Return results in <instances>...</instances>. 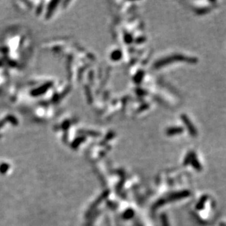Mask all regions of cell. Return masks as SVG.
Here are the masks:
<instances>
[{
	"instance_id": "obj_2",
	"label": "cell",
	"mask_w": 226,
	"mask_h": 226,
	"mask_svg": "<svg viewBox=\"0 0 226 226\" xmlns=\"http://www.w3.org/2000/svg\"><path fill=\"white\" fill-rule=\"evenodd\" d=\"M181 119H182L183 122L184 123L185 126L187 127V130L188 131H189L190 133V135H193V136H196V135H197V130H196V127H194V125L191 123L189 118L187 117L186 115H182L181 116Z\"/></svg>"
},
{
	"instance_id": "obj_6",
	"label": "cell",
	"mask_w": 226,
	"mask_h": 226,
	"mask_svg": "<svg viewBox=\"0 0 226 226\" xmlns=\"http://www.w3.org/2000/svg\"><path fill=\"white\" fill-rule=\"evenodd\" d=\"M124 40H125V42H127V43H130L132 40V36L129 34H125V36H124Z\"/></svg>"
},
{
	"instance_id": "obj_1",
	"label": "cell",
	"mask_w": 226,
	"mask_h": 226,
	"mask_svg": "<svg viewBox=\"0 0 226 226\" xmlns=\"http://www.w3.org/2000/svg\"><path fill=\"white\" fill-rule=\"evenodd\" d=\"M173 61H187L193 62V59L190 58H187V57H185L182 55H173L172 56L167 57V58L159 60L158 62H157L155 64V68H160V67L164 66V65H167V64L171 63V62Z\"/></svg>"
},
{
	"instance_id": "obj_4",
	"label": "cell",
	"mask_w": 226,
	"mask_h": 226,
	"mask_svg": "<svg viewBox=\"0 0 226 226\" xmlns=\"http://www.w3.org/2000/svg\"><path fill=\"white\" fill-rule=\"evenodd\" d=\"M122 53H121L120 51H115L113 52L112 55H111V58H112L113 60H115V61H117V60L120 59V58L122 57Z\"/></svg>"
},
{
	"instance_id": "obj_3",
	"label": "cell",
	"mask_w": 226,
	"mask_h": 226,
	"mask_svg": "<svg viewBox=\"0 0 226 226\" xmlns=\"http://www.w3.org/2000/svg\"><path fill=\"white\" fill-rule=\"evenodd\" d=\"M182 132H183L182 127H171V128L168 129L166 131V134L168 135H176V134L181 133Z\"/></svg>"
},
{
	"instance_id": "obj_5",
	"label": "cell",
	"mask_w": 226,
	"mask_h": 226,
	"mask_svg": "<svg viewBox=\"0 0 226 226\" xmlns=\"http://www.w3.org/2000/svg\"><path fill=\"white\" fill-rule=\"evenodd\" d=\"M143 76V71H140L139 73H138V74L135 75V77L134 78V80L136 83H140L141 81L142 80Z\"/></svg>"
}]
</instances>
